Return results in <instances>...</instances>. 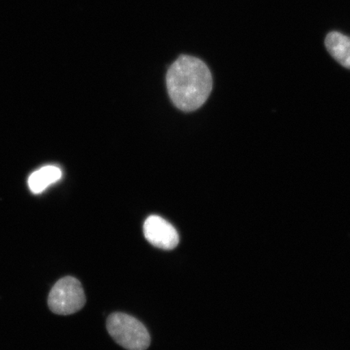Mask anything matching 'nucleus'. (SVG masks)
Masks as SVG:
<instances>
[{
    "mask_svg": "<svg viewBox=\"0 0 350 350\" xmlns=\"http://www.w3.org/2000/svg\"><path fill=\"white\" fill-rule=\"evenodd\" d=\"M166 85L175 106L183 111H193L202 107L211 94L213 77L202 60L183 55L170 66Z\"/></svg>",
    "mask_w": 350,
    "mask_h": 350,
    "instance_id": "f257e3e1",
    "label": "nucleus"
},
{
    "mask_svg": "<svg viewBox=\"0 0 350 350\" xmlns=\"http://www.w3.org/2000/svg\"><path fill=\"white\" fill-rule=\"evenodd\" d=\"M107 327L111 338L126 349L146 350L150 345V335L146 326L129 314H111Z\"/></svg>",
    "mask_w": 350,
    "mask_h": 350,
    "instance_id": "f03ea898",
    "label": "nucleus"
},
{
    "mask_svg": "<svg viewBox=\"0 0 350 350\" xmlns=\"http://www.w3.org/2000/svg\"><path fill=\"white\" fill-rule=\"evenodd\" d=\"M85 301L81 282L72 277H65L59 280L51 288L48 306L52 312L68 316L81 310Z\"/></svg>",
    "mask_w": 350,
    "mask_h": 350,
    "instance_id": "7ed1b4c3",
    "label": "nucleus"
},
{
    "mask_svg": "<svg viewBox=\"0 0 350 350\" xmlns=\"http://www.w3.org/2000/svg\"><path fill=\"white\" fill-rule=\"evenodd\" d=\"M144 234L152 246L163 250H173L179 243L177 230L159 216L152 215L146 219L144 224Z\"/></svg>",
    "mask_w": 350,
    "mask_h": 350,
    "instance_id": "20e7f679",
    "label": "nucleus"
},
{
    "mask_svg": "<svg viewBox=\"0 0 350 350\" xmlns=\"http://www.w3.org/2000/svg\"><path fill=\"white\" fill-rule=\"evenodd\" d=\"M325 45L329 54L342 65L350 69V38L338 32L327 34Z\"/></svg>",
    "mask_w": 350,
    "mask_h": 350,
    "instance_id": "39448f33",
    "label": "nucleus"
},
{
    "mask_svg": "<svg viewBox=\"0 0 350 350\" xmlns=\"http://www.w3.org/2000/svg\"><path fill=\"white\" fill-rule=\"evenodd\" d=\"M62 177V172L55 165H47L37 170L29 178V186L33 193L39 194Z\"/></svg>",
    "mask_w": 350,
    "mask_h": 350,
    "instance_id": "423d86ee",
    "label": "nucleus"
}]
</instances>
